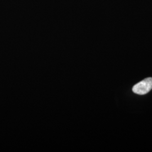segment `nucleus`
<instances>
[{
    "label": "nucleus",
    "instance_id": "f257e3e1",
    "mask_svg": "<svg viewBox=\"0 0 152 152\" xmlns=\"http://www.w3.org/2000/svg\"><path fill=\"white\" fill-rule=\"evenodd\" d=\"M152 89V78L149 77L136 83L132 87V91L138 95H145Z\"/></svg>",
    "mask_w": 152,
    "mask_h": 152
}]
</instances>
